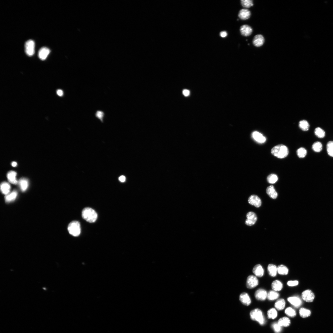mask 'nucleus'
<instances>
[{
  "mask_svg": "<svg viewBox=\"0 0 333 333\" xmlns=\"http://www.w3.org/2000/svg\"><path fill=\"white\" fill-rule=\"evenodd\" d=\"M57 94L59 96H62L63 95V91L61 90H58L57 91Z\"/></svg>",
  "mask_w": 333,
  "mask_h": 333,
  "instance_id": "nucleus-46",
  "label": "nucleus"
},
{
  "mask_svg": "<svg viewBox=\"0 0 333 333\" xmlns=\"http://www.w3.org/2000/svg\"><path fill=\"white\" fill-rule=\"evenodd\" d=\"M271 153L274 156L280 159L286 157L289 154V150L286 146L279 144L275 146L271 150Z\"/></svg>",
  "mask_w": 333,
  "mask_h": 333,
  "instance_id": "nucleus-1",
  "label": "nucleus"
},
{
  "mask_svg": "<svg viewBox=\"0 0 333 333\" xmlns=\"http://www.w3.org/2000/svg\"><path fill=\"white\" fill-rule=\"evenodd\" d=\"M50 50L46 47L41 48L38 52V57L41 60H44L47 58L50 53Z\"/></svg>",
  "mask_w": 333,
  "mask_h": 333,
  "instance_id": "nucleus-16",
  "label": "nucleus"
},
{
  "mask_svg": "<svg viewBox=\"0 0 333 333\" xmlns=\"http://www.w3.org/2000/svg\"><path fill=\"white\" fill-rule=\"evenodd\" d=\"M247 219L245 221V224L249 226L254 225L257 219L256 214L252 212H248L247 214Z\"/></svg>",
  "mask_w": 333,
  "mask_h": 333,
  "instance_id": "nucleus-7",
  "label": "nucleus"
},
{
  "mask_svg": "<svg viewBox=\"0 0 333 333\" xmlns=\"http://www.w3.org/2000/svg\"><path fill=\"white\" fill-rule=\"evenodd\" d=\"M250 316L252 320L257 321L261 325H263L265 323L263 313L259 309L252 310L250 313Z\"/></svg>",
  "mask_w": 333,
  "mask_h": 333,
  "instance_id": "nucleus-3",
  "label": "nucleus"
},
{
  "mask_svg": "<svg viewBox=\"0 0 333 333\" xmlns=\"http://www.w3.org/2000/svg\"><path fill=\"white\" fill-rule=\"evenodd\" d=\"M322 148V144L319 142L315 143L312 146V148L314 151L317 152H321Z\"/></svg>",
  "mask_w": 333,
  "mask_h": 333,
  "instance_id": "nucleus-33",
  "label": "nucleus"
},
{
  "mask_svg": "<svg viewBox=\"0 0 333 333\" xmlns=\"http://www.w3.org/2000/svg\"><path fill=\"white\" fill-rule=\"evenodd\" d=\"M302 297L305 302H311L314 300L315 295L312 291L307 290L303 292L302 294Z\"/></svg>",
  "mask_w": 333,
  "mask_h": 333,
  "instance_id": "nucleus-8",
  "label": "nucleus"
},
{
  "mask_svg": "<svg viewBox=\"0 0 333 333\" xmlns=\"http://www.w3.org/2000/svg\"><path fill=\"white\" fill-rule=\"evenodd\" d=\"M297 154L299 158H304L306 156L307 151L306 149L303 148H301L297 150Z\"/></svg>",
  "mask_w": 333,
  "mask_h": 333,
  "instance_id": "nucleus-36",
  "label": "nucleus"
},
{
  "mask_svg": "<svg viewBox=\"0 0 333 333\" xmlns=\"http://www.w3.org/2000/svg\"><path fill=\"white\" fill-rule=\"evenodd\" d=\"M10 185L7 182H3L1 185V189L2 193L5 195L10 193Z\"/></svg>",
  "mask_w": 333,
  "mask_h": 333,
  "instance_id": "nucleus-22",
  "label": "nucleus"
},
{
  "mask_svg": "<svg viewBox=\"0 0 333 333\" xmlns=\"http://www.w3.org/2000/svg\"><path fill=\"white\" fill-rule=\"evenodd\" d=\"M299 284V282L297 280H291L287 282V285L290 287L297 286Z\"/></svg>",
  "mask_w": 333,
  "mask_h": 333,
  "instance_id": "nucleus-42",
  "label": "nucleus"
},
{
  "mask_svg": "<svg viewBox=\"0 0 333 333\" xmlns=\"http://www.w3.org/2000/svg\"><path fill=\"white\" fill-rule=\"evenodd\" d=\"M17 165V163L15 162H13L12 163V165L13 167H16Z\"/></svg>",
  "mask_w": 333,
  "mask_h": 333,
  "instance_id": "nucleus-47",
  "label": "nucleus"
},
{
  "mask_svg": "<svg viewBox=\"0 0 333 333\" xmlns=\"http://www.w3.org/2000/svg\"><path fill=\"white\" fill-rule=\"evenodd\" d=\"M35 44L34 41L31 40L27 41L25 44V51L27 55L31 57L35 53Z\"/></svg>",
  "mask_w": 333,
  "mask_h": 333,
  "instance_id": "nucleus-5",
  "label": "nucleus"
},
{
  "mask_svg": "<svg viewBox=\"0 0 333 333\" xmlns=\"http://www.w3.org/2000/svg\"><path fill=\"white\" fill-rule=\"evenodd\" d=\"M17 173L15 171H10L7 174V177L8 181L10 183L14 185L18 183V181L16 178Z\"/></svg>",
  "mask_w": 333,
  "mask_h": 333,
  "instance_id": "nucleus-19",
  "label": "nucleus"
},
{
  "mask_svg": "<svg viewBox=\"0 0 333 333\" xmlns=\"http://www.w3.org/2000/svg\"><path fill=\"white\" fill-rule=\"evenodd\" d=\"M327 150L329 156L333 157V141H330L328 143L327 145Z\"/></svg>",
  "mask_w": 333,
  "mask_h": 333,
  "instance_id": "nucleus-39",
  "label": "nucleus"
},
{
  "mask_svg": "<svg viewBox=\"0 0 333 333\" xmlns=\"http://www.w3.org/2000/svg\"><path fill=\"white\" fill-rule=\"evenodd\" d=\"M288 302L296 308L299 307L302 304V302L300 298L297 296H293L289 297L287 299Z\"/></svg>",
  "mask_w": 333,
  "mask_h": 333,
  "instance_id": "nucleus-15",
  "label": "nucleus"
},
{
  "mask_svg": "<svg viewBox=\"0 0 333 333\" xmlns=\"http://www.w3.org/2000/svg\"><path fill=\"white\" fill-rule=\"evenodd\" d=\"M267 271L269 274L272 277H275L277 275V267L273 264H269L267 267Z\"/></svg>",
  "mask_w": 333,
  "mask_h": 333,
  "instance_id": "nucleus-24",
  "label": "nucleus"
},
{
  "mask_svg": "<svg viewBox=\"0 0 333 333\" xmlns=\"http://www.w3.org/2000/svg\"><path fill=\"white\" fill-rule=\"evenodd\" d=\"M283 287L282 282L279 280L274 281L271 284L272 288L274 291H280L282 290Z\"/></svg>",
  "mask_w": 333,
  "mask_h": 333,
  "instance_id": "nucleus-25",
  "label": "nucleus"
},
{
  "mask_svg": "<svg viewBox=\"0 0 333 333\" xmlns=\"http://www.w3.org/2000/svg\"><path fill=\"white\" fill-rule=\"evenodd\" d=\"M95 116L101 122H103L104 116V112L101 111H98L96 113Z\"/></svg>",
  "mask_w": 333,
  "mask_h": 333,
  "instance_id": "nucleus-41",
  "label": "nucleus"
},
{
  "mask_svg": "<svg viewBox=\"0 0 333 333\" xmlns=\"http://www.w3.org/2000/svg\"><path fill=\"white\" fill-rule=\"evenodd\" d=\"M285 304V300L283 299H280L276 301L275 304V306L278 310L281 311L284 309Z\"/></svg>",
  "mask_w": 333,
  "mask_h": 333,
  "instance_id": "nucleus-27",
  "label": "nucleus"
},
{
  "mask_svg": "<svg viewBox=\"0 0 333 333\" xmlns=\"http://www.w3.org/2000/svg\"><path fill=\"white\" fill-rule=\"evenodd\" d=\"M239 299L242 303L247 306L249 305L252 302L249 295L245 293H241L240 295Z\"/></svg>",
  "mask_w": 333,
  "mask_h": 333,
  "instance_id": "nucleus-14",
  "label": "nucleus"
},
{
  "mask_svg": "<svg viewBox=\"0 0 333 333\" xmlns=\"http://www.w3.org/2000/svg\"><path fill=\"white\" fill-rule=\"evenodd\" d=\"M278 323L281 327H286L290 325L291 322L289 318L284 317L280 319Z\"/></svg>",
  "mask_w": 333,
  "mask_h": 333,
  "instance_id": "nucleus-26",
  "label": "nucleus"
},
{
  "mask_svg": "<svg viewBox=\"0 0 333 333\" xmlns=\"http://www.w3.org/2000/svg\"><path fill=\"white\" fill-rule=\"evenodd\" d=\"M252 136L254 140L259 143H264L266 141L265 137L257 131L253 132L252 134Z\"/></svg>",
  "mask_w": 333,
  "mask_h": 333,
  "instance_id": "nucleus-11",
  "label": "nucleus"
},
{
  "mask_svg": "<svg viewBox=\"0 0 333 333\" xmlns=\"http://www.w3.org/2000/svg\"><path fill=\"white\" fill-rule=\"evenodd\" d=\"M119 181L122 182H124L126 181V177L124 176H120L118 178Z\"/></svg>",
  "mask_w": 333,
  "mask_h": 333,
  "instance_id": "nucleus-45",
  "label": "nucleus"
},
{
  "mask_svg": "<svg viewBox=\"0 0 333 333\" xmlns=\"http://www.w3.org/2000/svg\"><path fill=\"white\" fill-rule=\"evenodd\" d=\"M279 296V294L276 291H271L267 293V298L269 300H273L278 299Z\"/></svg>",
  "mask_w": 333,
  "mask_h": 333,
  "instance_id": "nucleus-29",
  "label": "nucleus"
},
{
  "mask_svg": "<svg viewBox=\"0 0 333 333\" xmlns=\"http://www.w3.org/2000/svg\"><path fill=\"white\" fill-rule=\"evenodd\" d=\"M220 36L221 37L224 38L226 37L227 36V33L225 31H223L221 32L220 33Z\"/></svg>",
  "mask_w": 333,
  "mask_h": 333,
  "instance_id": "nucleus-44",
  "label": "nucleus"
},
{
  "mask_svg": "<svg viewBox=\"0 0 333 333\" xmlns=\"http://www.w3.org/2000/svg\"><path fill=\"white\" fill-rule=\"evenodd\" d=\"M68 230L69 233L73 236H79L81 233L80 224L79 222L74 221L71 222L68 226Z\"/></svg>",
  "mask_w": 333,
  "mask_h": 333,
  "instance_id": "nucleus-4",
  "label": "nucleus"
},
{
  "mask_svg": "<svg viewBox=\"0 0 333 333\" xmlns=\"http://www.w3.org/2000/svg\"><path fill=\"white\" fill-rule=\"evenodd\" d=\"M264 42V38L263 36L261 34L255 36L253 41V44L254 46L256 47L261 46L263 44Z\"/></svg>",
  "mask_w": 333,
  "mask_h": 333,
  "instance_id": "nucleus-12",
  "label": "nucleus"
},
{
  "mask_svg": "<svg viewBox=\"0 0 333 333\" xmlns=\"http://www.w3.org/2000/svg\"><path fill=\"white\" fill-rule=\"evenodd\" d=\"M255 297L256 299L260 301H264L267 298V291L263 289H259L257 290L255 293Z\"/></svg>",
  "mask_w": 333,
  "mask_h": 333,
  "instance_id": "nucleus-10",
  "label": "nucleus"
},
{
  "mask_svg": "<svg viewBox=\"0 0 333 333\" xmlns=\"http://www.w3.org/2000/svg\"><path fill=\"white\" fill-rule=\"evenodd\" d=\"M267 313L268 319H274L277 316V312L274 308H272L269 310Z\"/></svg>",
  "mask_w": 333,
  "mask_h": 333,
  "instance_id": "nucleus-32",
  "label": "nucleus"
},
{
  "mask_svg": "<svg viewBox=\"0 0 333 333\" xmlns=\"http://www.w3.org/2000/svg\"><path fill=\"white\" fill-rule=\"evenodd\" d=\"M299 126L301 129L303 131H306L308 130L309 125L307 121L303 120L299 122Z\"/></svg>",
  "mask_w": 333,
  "mask_h": 333,
  "instance_id": "nucleus-30",
  "label": "nucleus"
},
{
  "mask_svg": "<svg viewBox=\"0 0 333 333\" xmlns=\"http://www.w3.org/2000/svg\"><path fill=\"white\" fill-rule=\"evenodd\" d=\"M266 191L267 194L271 198L275 199L277 197L278 194L273 186L271 185L268 187Z\"/></svg>",
  "mask_w": 333,
  "mask_h": 333,
  "instance_id": "nucleus-23",
  "label": "nucleus"
},
{
  "mask_svg": "<svg viewBox=\"0 0 333 333\" xmlns=\"http://www.w3.org/2000/svg\"><path fill=\"white\" fill-rule=\"evenodd\" d=\"M82 216L84 219L90 223L94 222L98 217L97 213L93 209L89 207L85 208L83 209Z\"/></svg>",
  "mask_w": 333,
  "mask_h": 333,
  "instance_id": "nucleus-2",
  "label": "nucleus"
},
{
  "mask_svg": "<svg viewBox=\"0 0 333 333\" xmlns=\"http://www.w3.org/2000/svg\"><path fill=\"white\" fill-rule=\"evenodd\" d=\"M285 312L287 316L292 318L295 317L296 315L295 310L291 307L286 308L285 310Z\"/></svg>",
  "mask_w": 333,
  "mask_h": 333,
  "instance_id": "nucleus-35",
  "label": "nucleus"
},
{
  "mask_svg": "<svg viewBox=\"0 0 333 333\" xmlns=\"http://www.w3.org/2000/svg\"><path fill=\"white\" fill-rule=\"evenodd\" d=\"M18 195L17 191L16 190L13 191L12 192L5 195V199L6 202L10 203L15 200L17 198Z\"/></svg>",
  "mask_w": 333,
  "mask_h": 333,
  "instance_id": "nucleus-20",
  "label": "nucleus"
},
{
  "mask_svg": "<svg viewBox=\"0 0 333 333\" xmlns=\"http://www.w3.org/2000/svg\"><path fill=\"white\" fill-rule=\"evenodd\" d=\"M289 271L288 268L283 265H280L277 267V272L280 275H287L288 274Z\"/></svg>",
  "mask_w": 333,
  "mask_h": 333,
  "instance_id": "nucleus-28",
  "label": "nucleus"
},
{
  "mask_svg": "<svg viewBox=\"0 0 333 333\" xmlns=\"http://www.w3.org/2000/svg\"><path fill=\"white\" fill-rule=\"evenodd\" d=\"M311 312L309 310L304 308H301L299 310V314L301 317L305 318L311 315Z\"/></svg>",
  "mask_w": 333,
  "mask_h": 333,
  "instance_id": "nucleus-31",
  "label": "nucleus"
},
{
  "mask_svg": "<svg viewBox=\"0 0 333 333\" xmlns=\"http://www.w3.org/2000/svg\"><path fill=\"white\" fill-rule=\"evenodd\" d=\"M18 185L21 191L23 192L25 191L28 188L29 181L25 178H22L18 182Z\"/></svg>",
  "mask_w": 333,
  "mask_h": 333,
  "instance_id": "nucleus-21",
  "label": "nucleus"
},
{
  "mask_svg": "<svg viewBox=\"0 0 333 333\" xmlns=\"http://www.w3.org/2000/svg\"><path fill=\"white\" fill-rule=\"evenodd\" d=\"M190 94V91L188 90L185 89L183 91V94L185 96L187 97L189 96Z\"/></svg>",
  "mask_w": 333,
  "mask_h": 333,
  "instance_id": "nucleus-43",
  "label": "nucleus"
},
{
  "mask_svg": "<svg viewBox=\"0 0 333 333\" xmlns=\"http://www.w3.org/2000/svg\"><path fill=\"white\" fill-rule=\"evenodd\" d=\"M258 284V281L256 276L250 275L248 277L246 282V286L248 288L254 289L257 286Z\"/></svg>",
  "mask_w": 333,
  "mask_h": 333,
  "instance_id": "nucleus-6",
  "label": "nucleus"
},
{
  "mask_svg": "<svg viewBox=\"0 0 333 333\" xmlns=\"http://www.w3.org/2000/svg\"><path fill=\"white\" fill-rule=\"evenodd\" d=\"M241 1L242 6L245 8H250L254 5L252 0H242Z\"/></svg>",
  "mask_w": 333,
  "mask_h": 333,
  "instance_id": "nucleus-37",
  "label": "nucleus"
},
{
  "mask_svg": "<svg viewBox=\"0 0 333 333\" xmlns=\"http://www.w3.org/2000/svg\"><path fill=\"white\" fill-rule=\"evenodd\" d=\"M252 272L255 276L259 277H262L264 275L263 269L261 265L259 264L256 265L254 267Z\"/></svg>",
  "mask_w": 333,
  "mask_h": 333,
  "instance_id": "nucleus-17",
  "label": "nucleus"
},
{
  "mask_svg": "<svg viewBox=\"0 0 333 333\" xmlns=\"http://www.w3.org/2000/svg\"><path fill=\"white\" fill-rule=\"evenodd\" d=\"M315 133L319 138H323L325 136V132L320 127L316 128L315 131Z\"/></svg>",
  "mask_w": 333,
  "mask_h": 333,
  "instance_id": "nucleus-38",
  "label": "nucleus"
},
{
  "mask_svg": "<svg viewBox=\"0 0 333 333\" xmlns=\"http://www.w3.org/2000/svg\"><path fill=\"white\" fill-rule=\"evenodd\" d=\"M272 327L274 330V331L276 333H280L282 331V327L280 326L278 323H274L272 325Z\"/></svg>",
  "mask_w": 333,
  "mask_h": 333,
  "instance_id": "nucleus-40",
  "label": "nucleus"
},
{
  "mask_svg": "<svg viewBox=\"0 0 333 333\" xmlns=\"http://www.w3.org/2000/svg\"><path fill=\"white\" fill-rule=\"evenodd\" d=\"M277 176L275 174H271L269 175L267 177V181L269 183L271 184H275L278 180Z\"/></svg>",
  "mask_w": 333,
  "mask_h": 333,
  "instance_id": "nucleus-34",
  "label": "nucleus"
},
{
  "mask_svg": "<svg viewBox=\"0 0 333 333\" xmlns=\"http://www.w3.org/2000/svg\"><path fill=\"white\" fill-rule=\"evenodd\" d=\"M240 33L242 35L245 36H248L251 35L253 29L252 27L248 25L241 26L240 28Z\"/></svg>",
  "mask_w": 333,
  "mask_h": 333,
  "instance_id": "nucleus-13",
  "label": "nucleus"
},
{
  "mask_svg": "<svg viewBox=\"0 0 333 333\" xmlns=\"http://www.w3.org/2000/svg\"><path fill=\"white\" fill-rule=\"evenodd\" d=\"M249 203L257 208L261 207L262 204L261 200L258 196L253 195L249 197L248 200Z\"/></svg>",
  "mask_w": 333,
  "mask_h": 333,
  "instance_id": "nucleus-9",
  "label": "nucleus"
},
{
  "mask_svg": "<svg viewBox=\"0 0 333 333\" xmlns=\"http://www.w3.org/2000/svg\"><path fill=\"white\" fill-rule=\"evenodd\" d=\"M239 17L242 20H245L249 19L251 16L250 12L247 9H242L239 12Z\"/></svg>",
  "mask_w": 333,
  "mask_h": 333,
  "instance_id": "nucleus-18",
  "label": "nucleus"
}]
</instances>
